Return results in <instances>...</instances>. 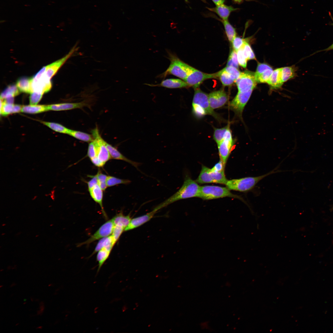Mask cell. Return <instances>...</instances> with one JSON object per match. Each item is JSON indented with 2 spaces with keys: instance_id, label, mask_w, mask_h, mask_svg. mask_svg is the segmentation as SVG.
Segmentation results:
<instances>
[{
  "instance_id": "484cf974",
  "label": "cell",
  "mask_w": 333,
  "mask_h": 333,
  "mask_svg": "<svg viewBox=\"0 0 333 333\" xmlns=\"http://www.w3.org/2000/svg\"><path fill=\"white\" fill-rule=\"evenodd\" d=\"M115 244L112 235L101 239L97 244L91 256L104 248L109 247H113Z\"/></svg>"
},
{
  "instance_id": "2e32d148",
  "label": "cell",
  "mask_w": 333,
  "mask_h": 333,
  "mask_svg": "<svg viewBox=\"0 0 333 333\" xmlns=\"http://www.w3.org/2000/svg\"><path fill=\"white\" fill-rule=\"evenodd\" d=\"M157 212L153 209L146 214L131 219L129 224L125 228L124 231L136 228L149 221L153 218Z\"/></svg>"
},
{
  "instance_id": "603a6c76",
  "label": "cell",
  "mask_w": 333,
  "mask_h": 333,
  "mask_svg": "<svg viewBox=\"0 0 333 333\" xmlns=\"http://www.w3.org/2000/svg\"><path fill=\"white\" fill-rule=\"evenodd\" d=\"M282 68H278L274 70L267 82V83L272 88H279L281 87L283 82L282 76Z\"/></svg>"
},
{
  "instance_id": "8fae6325",
  "label": "cell",
  "mask_w": 333,
  "mask_h": 333,
  "mask_svg": "<svg viewBox=\"0 0 333 333\" xmlns=\"http://www.w3.org/2000/svg\"><path fill=\"white\" fill-rule=\"evenodd\" d=\"M217 78L216 73L214 74L206 73L194 68L184 81L189 87H192L195 89L199 88L200 85L204 80L208 79Z\"/></svg>"
},
{
  "instance_id": "1f68e13d",
  "label": "cell",
  "mask_w": 333,
  "mask_h": 333,
  "mask_svg": "<svg viewBox=\"0 0 333 333\" xmlns=\"http://www.w3.org/2000/svg\"><path fill=\"white\" fill-rule=\"evenodd\" d=\"M218 78L223 86H228L232 85L235 82V80L227 72L222 69L216 73Z\"/></svg>"
},
{
  "instance_id": "f6af8a7d",
  "label": "cell",
  "mask_w": 333,
  "mask_h": 333,
  "mask_svg": "<svg viewBox=\"0 0 333 333\" xmlns=\"http://www.w3.org/2000/svg\"><path fill=\"white\" fill-rule=\"evenodd\" d=\"M43 94L35 92H33L31 94L29 97L30 104L36 105L41 100Z\"/></svg>"
},
{
  "instance_id": "5b68a950",
  "label": "cell",
  "mask_w": 333,
  "mask_h": 333,
  "mask_svg": "<svg viewBox=\"0 0 333 333\" xmlns=\"http://www.w3.org/2000/svg\"><path fill=\"white\" fill-rule=\"evenodd\" d=\"M169 59L171 63L169 67L164 73V76L171 74L184 80L194 69L173 55H170Z\"/></svg>"
},
{
  "instance_id": "d590c367",
  "label": "cell",
  "mask_w": 333,
  "mask_h": 333,
  "mask_svg": "<svg viewBox=\"0 0 333 333\" xmlns=\"http://www.w3.org/2000/svg\"><path fill=\"white\" fill-rule=\"evenodd\" d=\"M295 74V69L294 67H285L282 68V76L283 82L293 78Z\"/></svg>"
},
{
  "instance_id": "db71d44e",
  "label": "cell",
  "mask_w": 333,
  "mask_h": 333,
  "mask_svg": "<svg viewBox=\"0 0 333 333\" xmlns=\"http://www.w3.org/2000/svg\"><path fill=\"white\" fill-rule=\"evenodd\" d=\"M234 2L240 3L244 0H232Z\"/></svg>"
},
{
  "instance_id": "cb8c5ba5",
  "label": "cell",
  "mask_w": 333,
  "mask_h": 333,
  "mask_svg": "<svg viewBox=\"0 0 333 333\" xmlns=\"http://www.w3.org/2000/svg\"><path fill=\"white\" fill-rule=\"evenodd\" d=\"M31 81L32 78L21 77L17 80L16 85L20 91L31 94L33 92Z\"/></svg>"
},
{
  "instance_id": "83f0119b",
  "label": "cell",
  "mask_w": 333,
  "mask_h": 333,
  "mask_svg": "<svg viewBox=\"0 0 333 333\" xmlns=\"http://www.w3.org/2000/svg\"><path fill=\"white\" fill-rule=\"evenodd\" d=\"M112 219L114 225H120L125 228L129 224L132 219L130 215L125 216L123 214L122 212H121L115 215Z\"/></svg>"
},
{
  "instance_id": "60d3db41",
  "label": "cell",
  "mask_w": 333,
  "mask_h": 333,
  "mask_svg": "<svg viewBox=\"0 0 333 333\" xmlns=\"http://www.w3.org/2000/svg\"><path fill=\"white\" fill-rule=\"evenodd\" d=\"M125 228L120 225H114L112 235L114 241L116 243L119 240Z\"/></svg>"
},
{
  "instance_id": "b9f144b4",
  "label": "cell",
  "mask_w": 333,
  "mask_h": 333,
  "mask_svg": "<svg viewBox=\"0 0 333 333\" xmlns=\"http://www.w3.org/2000/svg\"><path fill=\"white\" fill-rule=\"evenodd\" d=\"M98 184L103 191H105L108 187L106 180L108 176L98 171L97 174Z\"/></svg>"
},
{
  "instance_id": "ee69618b",
  "label": "cell",
  "mask_w": 333,
  "mask_h": 333,
  "mask_svg": "<svg viewBox=\"0 0 333 333\" xmlns=\"http://www.w3.org/2000/svg\"><path fill=\"white\" fill-rule=\"evenodd\" d=\"M97 151L96 146L93 140L89 143L88 146L87 154L88 157L91 159L97 157Z\"/></svg>"
},
{
  "instance_id": "7a4b0ae2",
  "label": "cell",
  "mask_w": 333,
  "mask_h": 333,
  "mask_svg": "<svg viewBox=\"0 0 333 333\" xmlns=\"http://www.w3.org/2000/svg\"><path fill=\"white\" fill-rule=\"evenodd\" d=\"M193 113L196 117H202L206 115H211L217 119L218 116L210 106L208 95L199 88L195 89L192 102Z\"/></svg>"
},
{
  "instance_id": "d4e9b609",
  "label": "cell",
  "mask_w": 333,
  "mask_h": 333,
  "mask_svg": "<svg viewBox=\"0 0 333 333\" xmlns=\"http://www.w3.org/2000/svg\"><path fill=\"white\" fill-rule=\"evenodd\" d=\"M48 111L47 105H23L21 112L36 114Z\"/></svg>"
},
{
  "instance_id": "bcb514c9",
  "label": "cell",
  "mask_w": 333,
  "mask_h": 333,
  "mask_svg": "<svg viewBox=\"0 0 333 333\" xmlns=\"http://www.w3.org/2000/svg\"><path fill=\"white\" fill-rule=\"evenodd\" d=\"M245 41L243 39L236 36L232 42L233 50L236 52L241 47Z\"/></svg>"
},
{
  "instance_id": "f35d334b",
  "label": "cell",
  "mask_w": 333,
  "mask_h": 333,
  "mask_svg": "<svg viewBox=\"0 0 333 333\" xmlns=\"http://www.w3.org/2000/svg\"><path fill=\"white\" fill-rule=\"evenodd\" d=\"M242 47L244 55L247 60L255 58V56L252 50L246 41H245Z\"/></svg>"
},
{
  "instance_id": "8d00e7d4",
  "label": "cell",
  "mask_w": 333,
  "mask_h": 333,
  "mask_svg": "<svg viewBox=\"0 0 333 333\" xmlns=\"http://www.w3.org/2000/svg\"><path fill=\"white\" fill-rule=\"evenodd\" d=\"M273 72L272 68L267 69L258 74H255L256 80L258 83H267Z\"/></svg>"
},
{
  "instance_id": "4316f807",
  "label": "cell",
  "mask_w": 333,
  "mask_h": 333,
  "mask_svg": "<svg viewBox=\"0 0 333 333\" xmlns=\"http://www.w3.org/2000/svg\"><path fill=\"white\" fill-rule=\"evenodd\" d=\"M68 134L84 142H90L94 140L92 135L80 131L69 129Z\"/></svg>"
},
{
  "instance_id": "e0dca14e",
  "label": "cell",
  "mask_w": 333,
  "mask_h": 333,
  "mask_svg": "<svg viewBox=\"0 0 333 333\" xmlns=\"http://www.w3.org/2000/svg\"><path fill=\"white\" fill-rule=\"evenodd\" d=\"M85 101L76 103H66L47 105L48 110L63 111L82 108L88 106Z\"/></svg>"
},
{
  "instance_id": "4fadbf2b",
  "label": "cell",
  "mask_w": 333,
  "mask_h": 333,
  "mask_svg": "<svg viewBox=\"0 0 333 333\" xmlns=\"http://www.w3.org/2000/svg\"><path fill=\"white\" fill-rule=\"evenodd\" d=\"M114 226L112 219L108 220L102 224L97 231L86 241L80 243L78 246L84 245H88L98 240L111 235L112 233Z\"/></svg>"
},
{
  "instance_id": "9c48e42d",
  "label": "cell",
  "mask_w": 333,
  "mask_h": 333,
  "mask_svg": "<svg viewBox=\"0 0 333 333\" xmlns=\"http://www.w3.org/2000/svg\"><path fill=\"white\" fill-rule=\"evenodd\" d=\"M257 82L254 73L246 71L241 72L239 77L235 83L238 92H245L253 90L256 87Z\"/></svg>"
},
{
  "instance_id": "680465c9",
  "label": "cell",
  "mask_w": 333,
  "mask_h": 333,
  "mask_svg": "<svg viewBox=\"0 0 333 333\" xmlns=\"http://www.w3.org/2000/svg\"><path fill=\"white\" fill-rule=\"evenodd\" d=\"M18 324H16V325H18Z\"/></svg>"
},
{
  "instance_id": "ab89813d",
  "label": "cell",
  "mask_w": 333,
  "mask_h": 333,
  "mask_svg": "<svg viewBox=\"0 0 333 333\" xmlns=\"http://www.w3.org/2000/svg\"><path fill=\"white\" fill-rule=\"evenodd\" d=\"M222 69L228 73L235 81L239 77L241 73L238 69L232 67L226 66Z\"/></svg>"
},
{
  "instance_id": "ac0fdd59",
  "label": "cell",
  "mask_w": 333,
  "mask_h": 333,
  "mask_svg": "<svg viewBox=\"0 0 333 333\" xmlns=\"http://www.w3.org/2000/svg\"><path fill=\"white\" fill-rule=\"evenodd\" d=\"M210 11L217 14L223 20H227L231 14L238 9L234 8L231 6H227L224 3L216 5L212 8L207 7Z\"/></svg>"
},
{
  "instance_id": "681fc988",
  "label": "cell",
  "mask_w": 333,
  "mask_h": 333,
  "mask_svg": "<svg viewBox=\"0 0 333 333\" xmlns=\"http://www.w3.org/2000/svg\"><path fill=\"white\" fill-rule=\"evenodd\" d=\"M225 165L223 162L220 159V161L216 163L211 169L213 171L218 172H221L224 171Z\"/></svg>"
},
{
  "instance_id": "74e56055",
  "label": "cell",
  "mask_w": 333,
  "mask_h": 333,
  "mask_svg": "<svg viewBox=\"0 0 333 333\" xmlns=\"http://www.w3.org/2000/svg\"><path fill=\"white\" fill-rule=\"evenodd\" d=\"M226 66L232 67L237 69L239 68L236 52L233 50L230 52L227 61Z\"/></svg>"
},
{
  "instance_id": "52a82bcc",
  "label": "cell",
  "mask_w": 333,
  "mask_h": 333,
  "mask_svg": "<svg viewBox=\"0 0 333 333\" xmlns=\"http://www.w3.org/2000/svg\"><path fill=\"white\" fill-rule=\"evenodd\" d=\"M234 143L229 127L226 132L223 140L217 144L220 159L225 166Z\"/></svg>"
},
{
  "instance_id": "9a60e30c",
  "label": "cell",
  "mask_w": 333,
  "mask_h": 333,
  "mask_svg": "<svg viewBox=\"0 0 333 333\" xmlns=\"http://www.w3.org/2000/svg\"><path fill=\"white\" fill-rule=\"evenodd\" d=\"M77 49V47L76 46H74L64 57L46 66L45 73L47 77L50 79L60 68L68 59L72 56Z\"/></svg>"
},
{
  "instance_id": "5bb4252c",
  "label": "cell",
  "mask_w": 333,
  "mask_h": 333,
  "mask_svg": "<svg viewBox=\"0 0 333 333\" xmlns=\"http://www.w3.org/2000/svg\"><path fill=\"white\" fill-rule=\"evenodd\" d=\"M208 99L210 106L214 110L224 106L227 103L228 97L225 91L221 89L210 93Z\"/></svg>"
},
{
  "instance_id": "91938a15",
  "label": "cell",
  "mask_w": 333,
  "mask_h": 333,
  "mask_svg": "<svg viewBox=\"0 0 333 333\" xmlns=\"http://www.w3.org/2000/svg\"><path fill=\"white\" fill-rule=\"evenodd\" d=\"M26 299H24V301H26Z\"/></svg>"
},
{
  "instance_id": "f5cc1de1",
  "label": "cell",
  "mask_w": 333,
  "mask_h": 333,
  "mask_svg": "<svg viewBox=\"0 0 333 333\" xmlns=\"http://www.w3.org/2000/svg\"><path fill=\"white\" fill-rule=\"evenodd\" d=\"M332 49H333V44H332L331 45L328 47L327 48L324 50L329 51Z\"/></svg>"
},
{
  "instance_id": "3957f363",
  "label": "cell",
  "mask_w": 333,
  "mask_h": 333,
  "mask_svg": "<svg viewBox=\"0 0 333 333\" xmlns=\"http://www.w3.org/2000/svg\"><path fill=\"white\" fill-rule=\"evenodd\" d=\"M276 168L264 175L248 177L239 179L228 180L225 185L229 190L246 192L252 189L256 185L265 177L273 173L281 171H276Z\"/></svg>"
},
{
  "instance_id": "30bf717a",
  "label": "cell",
  "mask_w": 333,
  "mask_h": 333,
  "mask_svg": "<svg viewBox=\"0 0 333 333\" xmlns=\"http://www.w3.org/2000/svg\"><path fill=\"white\" fill-rule=\"evenodd\" d=\"M52 84L50 79L46 76L45 72L39 71L32 78L31 87L33 92L42 94L48 92L51 88Z\"/></svg>"
},
{
  "instance_id": "277c9868",
  "label": "cell",
  "mask_w": 333,
  "mask_h": 333,
  "mask_svg": "<svg viewBox=\"0 0 333 333\" xmlns=\"http://www.w3.org/2000/svg\"><path fill=\"white\" fill-rule=\"evenodd\" d=\"M228 197L242 200V198L239 196L231 193L227 187L211 185L200 187L199 197L203 199L209 200Z\"/></svg>"
},
{
  "instance_id": "f1b7e54d",
  "label": "cell",
  "mask_w": 333,
  "mask_h": 333,
  "mask_svg": "<svg viewBox=\"0 0 333 333\" xmlns=\"http://www.w3.org/2000/svg\"><path fill=\"white\" fill-rule=\"evenodd\" d=\"M112 249L104 248L97 252V260L98 262V267L97 272H98L102 265L108 258Z\"/></svg>"
},
{
  "instance_id": "836d02e7",
  "label": "cell",
  "mask_w": 333,
  "mask_h": 333,
  "mask_svg": "<svg viewBox=\"0 0 333 333\" xmlns=\"http://www.w3.org/2000/svg\"><path fill=\"white\" fill-rule=\"evenodd\" d=\"M229 127L230 125H228L222 128L215 129L213 138L217 145L223 140L225 133Z\"/></svg>"
},
{
  "instance_id": "6da1fadb",
  "label": "cell",
  "mask_w": 333,
  "mask_h": 333,
  "mask_svg": "<svg viewBox=\"0 0 333 333\" xmlns=\"http://www.w3.org/2000/svg\"><path fill=\"white\" fill-rule=\"evenodd\" d=\"M200 187L196 181L187 176L185 178L183 185L176 192L157 205L153 209L157 211L179 200L194 197H199Z\"/></svg>"
},
{
  "instance_id": "11a10c76",
  "label": "cell",
  "mask_w": 333,
  "mask_h": 333,
  "mask_svg": "<svg viewBox=\"0 0 333 333\" xmlns=\"http://www.w3.org/2000/svg\"><path fill=\"white\" fill-rule=\"evenodd\" d=\"M15 284H15V283H12V284H11V286H10V287H12V286H14V285H15Z\"/></svg>"
},
{
  "instance_id": "ffe728a7",
  "label": "cell",
  "mask_w": 333,
  "mask_h": 333,
  "mask_svg": "<svg viewBox=\"0 0 333 333\" xmlns=\"http://www.w3.org/2000/svg\"><path fill=\"white\" fill-rule=\"evenodd\" d=\"M151 86L162 87L169 88H176L189 87L184 81L177 79H168L162 81L159 84L156 85L148 84Z\"/></svg>"
},
{
  "instance_id": "c3c4849f",
  "label": "cell",
  "mask_w": 333,
  "mask_h": 333,
  "mask_svg": "<svg viewBox=\"0 0 333 333\" xmlns=\"http://www.w3.org/2000/svg\"><path fill=\"white\" fill-rule=\"evenodd\" d=\"M92 179L87 182L88 189H91L96 185L98 184V180L97 175L94 176H90Z\"/></svg>"
},
{
  "instance_id": "8992f818",
  "label": "cell",
  "mask_w": 333,
  "mask_h": 333,
  "mask_svg": "<svg viewBox=\"0 0 333 333\" xmlns=\"http://www.w3.org/2000/svg\"><path fill=\"white\" fill-rule=\"evenodd\" d=\"M228 180L224 171L221 172L213 171L203 165L196 182L200 184L215 183L225 185Z\"/></svg>"
},
{
  "instance_id": "6f0895ef",
  "label": "cell",
  "mask_w": 333,
  "mask_h": 333,
  "mask_svg": "<svg viewBox=\"0 0 333 333\" xmlns=\"http://www.w3.org/2000/svg\"><path fill=\"white\" fill-rule=\"evenodd\" d=\"M5 21H4V20H1V21H0V22L1 23H3V22H5Z\"/></svg>"
},
{
  "instance_id": "7bdbcfd3",
  "label": "cell",
  "mask_w": 333,
  "mask_h": 333,
  "mask_svg": "<svg viewBox=\"0 0 333 333\" xmlns=\"http://www.w3.org/2000/svg\"><path fill=\"white\" fill-rule=\"evenodd\" d=\"M236 53L239 64L241 67L245 68L247 66V60L244 55L242 46L236 51Z\"/></svg>"
},
{
  "instance_id": "d6a6232c",
  "label": "cell",
  "mask_w": 333,
  "mask_h": 333,
  "mask_svg": "<svg viewBox=\"0 0 333 333\" xmlns=\"http://www.w3.org/2000/svg\"><path fill=\"white\" fill-rule=\"evenodd\" d=\"M40 121L53 130L59 133L68 134L69 130L63 125L57 123L42 121Z\"/></svg>"
},
{
  "instance_id": "4dcf8cb0",
  "label": "cell",
  "mask_w": 333,
  "mask_h": 333,
  "mask_svg": "<svg viewBox=\"0 0 333 333\" xmlns=\"http://www.w3.org/2000/svg\"><path fill=\"white\" fill-rule=\"evenodd\" d=\"M223 23L225 32L229 41L232 42L233 39L236 36V33L235 29L227 20H220Z\"/></svg>"
},
{
  "instance_id": "f907efd6",
  "label": "cell",
  "mask_w": 333,
  "mask_h": 333,
  "mask_svg": "<svg viewBox=\"0 0 333 333\" xmlns=\"http://www.w3.org/2000/svg\"><path fill=\"white\" fill-rule=\"evenodd\" d=\"M92 163L95 166L98 167H102L105 163L101 161L97 157L90 159Z\"/></svg>"
},
{
  "instance_id": "7c38bea8",
  "label": "cell",
  "mask_w": 333,
  "mask_h": 333,
  "mask_svg": "<svg viewBox=\"0 0 333 333\" xmlns=\"http://www.w3.org/2000/svg\"><path fill=\"white\" fill-rule=\"evenodd\" d=\"M92 133L97 148V157L101 161L105 163L111 158L105 145V141L100 135L97 128L92 130Z\"/></svg>"
},
{
  "instance_id": "ba28073f",
  "label": "cell",
  "mask_w": 333,
  "mask_h": 333,
  "mask_svg": "<svg viewBox=\"0 0 333 333\" xmlns=\"http://www.w3.org/2000/svg\"><path fill=\"white\" fill-rule=\"evenodd\" d=\"M253 90H251L245 92H238L229 103V108L240 118H241L243 110L251 97Z\"/></svg>"
},
{
  "instance_id": "44dd1931",
  "label": "cell",
  "mask_w": 333,
  "mask_h": 333,
  "mask_svg": "<svg viewBox=\"0 0 333 333\" xmlns=\"http://www.w3.org/2000/svg\"><path fill=\"white\" fill-rule=\"evenodd\" d=\"M90 196L101 207L102 212L106 219L108 218L103 208L102 204L103 191L98 184L88 190Z\"/></svg>"
},
{
  "instance_id": "e575fe53",
  "label": "cell",
  "mask_w": 333,
  "mask_h": 333,
  "mask_svg": "<svg viewBox=\"0 0 333 333\" xmlns=\"http://www.w3.org/2000/svg\"><path fill=\"white\" fill-rule=\"evenodd\" d=\"M131 181L129 179H121L111 176H108L106 180L108 187H112L119 184H128Z\"/></svg>"
},
{
  "instance_id": "f546056e",
  "label": "cell",
  "mask_w": 333,
  "mask_h": 333,
  "mask_svg": "<svg viewBox=\"0 0 333 333\" xmlns=\"http://www.w3.org/2000/svg\"><path fill=\"white\" fill-rule=\"evenodd\" d=\"M16 85L11 84L8 86L1 93L0 99L3 100L14 97L18 95L19 92Z\"/></svg>"
},
{
  "instance_id": "d6986e66",
  "label": "cell",
  "mask_w": 333,
  "mask_h": 333,
  "mask_svg": "<svg viewBox=\"0 0 333 333\" xmlns=\"http://www.w3.org/2000/svg\"><path fill=\"white\" fill-rule=\"evenodd\" d=\"M105 145L110 154L111 158L120 160L127 162L138 170V167L141 164L139 162L133 161L125 156L116 148L105 141Z\"/></svg>"
},
{
  "instance_id": "9f6ffc18",
  "label": "cell",
  "mask_w": 333,
  "mask_h": 333,
  "mask_svg": "<svg viewBox=\"0 0 333 333\" xmlns=\"http://www.w3.org/2000/svg\"><path fill=\"white\" fill-rule=\"evenodd\" d=\"M42 326H40V327H37V329L39 328V329H42Z\"/></svg>"
},
{
  "instance_id": "7dc6e473",
  "label": "cell",
  "mask_w": 333,
  "mask_h": 333,
  "mask_svg": "<svg viewBox=\"0 0 333 333\" xmlns=\"http://www.w3.org/2000/svg\"><path fill=\"white\" fill-rule=\"evenodd\" d=\"M271 68H272L267 64L264 63H260L258 65L256 71L254 73V74H258L267 69Z\"/></svg>"
},
{
  "instance_id": "816d5d0a",
  "label": "cell",
  "mask_w": 333,
  "mask_h": 333,
  "mask_svg": "<svg viewBox=\"0 0 333 333\" xmlns=\"http://www.w3.org/2000/svg\"><path fill=\"white\" fill-rule=\"evenodd\" d=\"M214 3L216 5L224 3L225 0H212Z\"/></svg>"
},
{
  "instance_id": "7402d4cb",
  "label": "cell",
  "mask_w": 333,
  "mask_h": 333,
  "mask_svg": "<svg viewBox=\"0 0 333 333\" xmlns=\"http://www.w3.org/2000/svg\"><path fill=\"white\" fill-rule=\"evenodd\" d=\"M23 105L5 102L1 99L0 113L3 116L21 112Z\"/></svg>"
}]
</instances>
